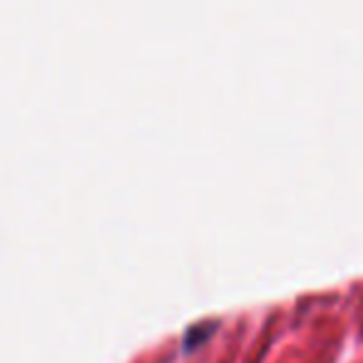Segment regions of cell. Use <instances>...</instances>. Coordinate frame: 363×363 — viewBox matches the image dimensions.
<instances>
[{"mask_svg":"<svg viewBox=\"0 0 363 363\" xmlns=\"http://www.w3.org/2000/svg\"><path fill=\"white\" fill-rule=\"evenodd\" d=\"M219 326H222V323H219V318H209V321L192 323V326L184 331V341H182V348H184V351H194V348H199L209 336H212L214 331H217Z\"/></svg>","mask_w":363,"mask_h":363,"instance_id":"obj_1","label":"cell"}]
</instances>
